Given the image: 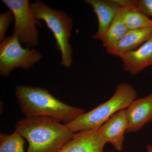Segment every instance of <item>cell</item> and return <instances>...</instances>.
Here are the masks:
<instances>
[{
  "instance_id": "obj_9",
  "label": "cell",
  "mask_w": 152,
  "mask_h": 152,
  "mask_svg": "<svg viewBox=\"0 0 152 152\" xmlns=\"http://www.w3.org/2000/svg\"><path fill=\"white\" fill-rule=\"evenodd\" d=\"M127 129L126 132H137L152 121V94L133 101L126 110Z\"/></svg>"
},
{
  "instance_id": "obj_18",
  "label": "cell",
  "mask_w": 152,
  "mask_h": 152,
  "mask_svg": "<svg viewBox=\"0 0 152 152\" xmlns=\"http://www.w3.org/2000/svg\"><path fill=\"white\" fill-rule=\"evenodd\" d=\"M113 1L118 4L121 7L136 8V0H113Z\"/></svg>"
},
{
  "instance_id": "obj_2",
  "label": "cell",
  "mask_w": 152,
  "mask_h": 152,
  "mask_svg": "<svg viewBox=\"0 0 152 152\" xmlns=\"http://www.w3.org/2000/svg\"><path fill=\"white\" fill-rule=\"evenodd\" d=\"M15 94L26 117H50L67 125L85 113L83 109L64 103L43 88L18 86Z\"/></svg>"
},
{
  "instance_id": "obj_12",
  "label": "cell",
  "mask_w": 152,
  "mask_h": 152,
  "mask_svg": "<svg viewBox=\"0 0 152 152\" xmlns=\"http://www.w3.org/2000/svg\"><path fill=\"white\" fill-rule=\"evenodd\" d=\"M152 37V28L129 30L115 46L107 51L112 56L120 57L139 48Z\"/></svg>"
},
{
  "instance_id": "obj_8",
  "label": "cell",
  "mask_w": 152,
  "mask_h": 152,
  "mask_svg": "<svg viewBox=\"0 0 152 152\" xmlns=\"http://www.w3.org/2000/svg\"><path fill=\"white\" fill-rule=\"evenodd\" d=\"M126 110H122L113 115L99 128L102 138L110 143L117 151H122L125 133L127 129Z\"/></svg>"
},
{
  "instance_id": "obj_7",
  "label": "cell",
  "mask_w": 152,
  "mask_h": 152,
  "mask_svg": "<svg viewBox=\"0 0 152 152\" xmlns=\"http://www.w3.org/2000/svg\"><path fill=\"white\" fill-rule=\"evenodd\" d=\"M106 143L99 128L88 129L75 134L73 139L58 152H102Z\"/></svg>"
},
{
  "instance_id": "obj_19",
  "label": "cell",
  "mask_w": 152,
  "mask_h": 152,
  "mask_svg": "<svg viewBox=\"0 0 152 152\" xmlns=\"http://www.w3.org/2000/svg\"><path fill=\"white\" fill-rule=\"evenodd\" d=\"M147 149L148 152H152V145H148L147 147Z\"/></svg>"
},
{
  "instance_id": "obj_16",
  "label": "cell",
  "mask_w": 152,
  "mask_h": 152,
  "mask_svg": "<svg viewBox=\"0 0 152 152\" xmlns=\"http://www.w3.org/2000/svg\"><path fill=\"white\" fill-rule=\"evenodd\" d=\"M13 14L11 11H6L0 15V41L5 38V34L13 20Z\"/></svg>"
},
{
  "instance_id": "obj_3",
  "label": "cell",
  "mask_w": 152,
  "mask_h": 152,
  "mask_svg": "<svg viewBox=\"0 0 152 152\" xmlns=\"http://www.w3.org/2000/svg\"><path fill=\"white\" fill-rule=\"evenodd\" d=\"M137 95L132 85L121 83L108 100L80 116L67 126L74 133L88 129H98L117 112L127 108L136 99Z\"/></svg>"
},
{
  "instance_id": "obj_11",
  "label": "cell",
  "mask_w": 152,
  "mask_h": 152,
  "mask_svg": "<svg viewBox=\"0 0 152 152\" xmlns=\"http://www.w3.org/2000/svg\"><path fill=\"white\" fill-rule=\"evenodd\" d=\"M85 2L92 6L97 17L98 31L92 38L102 41L121 7L113 0H86Z\"/></svg>"
},
{
  "instance_id": "obj_1",
  "label": "cell",
  "mask_w": 152,
  "mask_h": 152,
  "mask_svg": "<svg viewBox=\"0 0 152 152\" xmlns=\"http://www.w3.org/2000/svg\"><path fill=\"white\" fill-rule=\"evenodd\" d=\"M60 122L50 117H26L17 122L15 129L27 140V152H58L75 134Z\"/></svg>"
},
{
  "instance_id": "obj_4",
  "label": "cell",
  "mask_w": 152,
  "mask_h": 152,
  "mask_svg": "<svg viewBox=\"0 0 152 152\" xmlns=\"http://www.w3.org/2000/svg\"><path fill=\"white\" fill-rule=\"evenodd\" d=\"M30 7L34 17L37 20H44L53 34L56 48L61 52V64L66 67H70L73 61L71 56L72 49L69 42L72 20L65 12L50 8L40 1L31 3Z\"/></svg>"
},
{
  "instance_id": "obj_20",
  "label": "cell",
  "mask_w": 152,
  "mask_h": 152,
  "mask_svg": "<svg viewBox=\"0 0 152 152\" xmlns=\"http://www.w3.org/2000/svg\"><path fill=\"white\" fill-rule=\"evenodd\" d=\"M102 152H104V151ZM113 152L111 151V152Z\"/></svg>"
},
{
  "instance_id": "obj_13",
  "label": "cell",
  "mask_w": 152,
  "mask_h": 152,
  "mask_svg": "<svg viewBox=\"0 0 152 152\" xmlns=\"http://www.w3.org/2000/svg\"><path fill=\"white\" fill-rule=\"evenodd\" d=\"M120 14L129 30L152 28V20L136 8L121 7Z\"/></svg>"
},
{
  "instance_id": "obj_15",
  "label": "cell",
  "mask_w": 152,
  "mask_h": 152,
  "mask_svg": "<svg viewBox=\"0 0 152 152\" xmlns=\"http://www.w3.org/2000/svg\"><path fill=\"white\" fill-rule=\"evenodd\" d=\"M23 138L16 131L11 135L0 134V152H25Z\"/></svg>"
},
{
  "instance_id": "obj_14",
  "label": "cell",
  "mask_w": 152,
  "mask_h": 152,
  "mask_svg": "<svg viewBox=\"0 0 152 152\" xmlns=\"http://www.w3.org/2000/svg\"><path fill=\"white\" fill-rule=\"evenodd\" d=\"M119 11L102 40L103 45L106 48L107 51L114 48L129 30L122 20Z\"/></svg>"
},
{
  "instance_id": "obj_5",
  "label": "cell",
  "mask_w": 152,
  "mask_h": 152,
  "mask_svg": "<svg viewBox=\"0 0 152 152\" xmlns=\"http://www.w3.org/2000/svg\"><path fill=\"white\" fill-rule=\"evenodd\" d=\"M42 58L35 49L22 48L17 36H9L0 44V74L7 77L14 68L28 69Z\"/></svg>"
},
{
  "instance_id": "obj_17",
  "label": "cell",
  "mask_w": 152,
  "mask_h": 152,
  "mask_svg": "<svg viewBox=\"0 0 152 152\" xmlns=\"http://www.w3.org/2000/svg\"><path fill=\"white\" fill-rule=\"evenodd\" d=\"M136 4L139 10L152 18V0H136Z\"/></svg>"
},
{
  "instance_id": "obj_6",
  "label": "cell",
  "mask_w": 152,
  "mask_h": 152,
  "mask_svg": "<svg viewBox=\"0 0 152 152\" xmlns=\"http://www.w3.org/2000/svg\"><path fill=\"white\" fill-rule=\"evenodd\" d=\"M2 2L10 10L15 18L13 35L20 42L27 48L38 46V31L36 24L41 26L39 20L33 15L28 0H2Z\"/></svg>"
},
{
  "instance_id": "obj_10",
  "label": "cell",
  "mask_w": 152,
  "mask_h": 152,
  "mask_svg": "<svg viewBox=\"0 0 152 152\" xmlns=\"http://www.w3.org/2000/svg\"><path fill=\"white\" fill-rule=\"evenodd\" d=\"M119 57L123 62L124 70L132 75L152 66V37L138 48L126 52Z\"/></svg>"
}]
</instances>
